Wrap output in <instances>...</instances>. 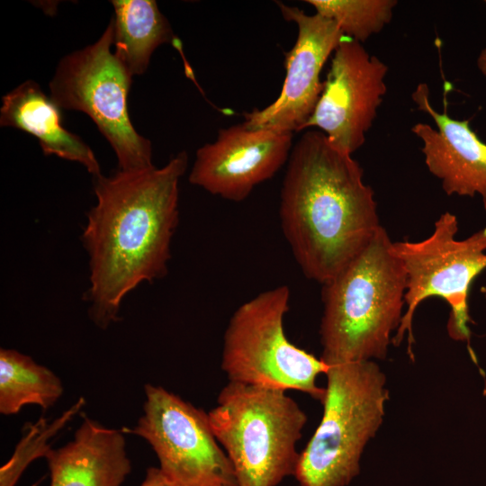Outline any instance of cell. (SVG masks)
<instances>
[{
  "mask_svg": "<svg viewBox=\"0 0 486 486\" xmlns=\"http://www.w3.org/2000/svg\"><path fill=\"white\" fill-rule=\"evenodd\" d=\"M280 195L285 238L304 275L321 284L346 266L381 227L359 163L320 130L293 145Z\"/></svg>",
  "mask_w": 486,
  "mask_h": 486,
  "instance_id": "obj_2",
  "label": "cell"
},
{
  "mask_svg": "<svg viewBox=\"0 0 486 486\" xmlns=\"http://www.w3.org/2000/svg\"><path fill=\"white\" fill-rule=\"evenodd\" d=\"M426 83L418 85L411 98L418 111L434 121L436 129L418 122L411 131L422 142L428 171L441 181L447 195H480L486 212V143L471 129L469 120L448 115L446 106L438 112L431 104Z\"/></svg>",
  "mask_w": 486,
  "mask_h": 486,
  "instance_id": "obj_13",
  "label": "cell"
},
{
  "mask_svg": "<svg viewBox=\"0 0 486 486\" xmlns=\"http://www.w3.org/2000/svg\"><path fill=\"white\" fill-rule=\"evenodd\" d=\"M208 416L238 486H277L294 476L307 416L286 391L229 382Z\"/></svg>",
  "mask_w": 486,
  "mask_h": 486,
  "instance_id": "obj_4",
  "label": "cell"
},
{
  "mask_svg": "<svg viewBox=\"0 0 486 486\" xmlns=\"http://www.w3.org/2000/svg\"><path fill=\"white\" fill-rule=\"evenodd\" d=\"M292 136L244 122L220 129L213 142L197 149L188 180L213 195L242 202L288 162Z\"/></svg>",
  "mask_w": 486,
  "mask_h": 486,
  "instance_id": "obj_12",
  "label": "cell"
},
{
  "mask_svg": "<svg viewBox=\"0 0 486 486\" xmlns=\"http://www.w3.org/2000/svg\"><path fill=\"white\" fill-rule=\"evenodd\" d=\"M62 110L38 83L27 80L2 97L0 125L34 136L45 156L77 162L94 177L101 175L92 148L64 127Z\"/></svg>",
  "mask_w": 486,
  "mask_h": 486,
  "instance_id": "obj_15",
  "label": "cell"
},
{
  "mask_svg": "<svg viewBox=\"0 0 486 486\" xmlns=\"http://www.w3.org/2000/svg\"><path fill=\"white\" fill-rule=\"evenodd\" d=\"M112 4L114 54L132 76H140L155 50L175 39L172 28L156 1L112 0Z\"/></svg>",
  "mask_w": 486,
  "mask_h": 486,
  "instance_id": "obj_16",
  "label": "cell"
},
{
  "mask_svg": "<svg viewBox=\"0 0 486 486\" xmlns=\"http://www.w3.org/2000/svg\"><path fill=\"white\" fill-rule=\"evenodd\" d=\"M59 377L31 356L14 349H0V413L15 415L23 406L46 410L62 396Z\"/></svg>",
  "mask_w": 486,
  "mask_h": 486,
  "instance_id": "obj_17",
  "label": "cell"
},
{
  "mask_svg": "<svg viewBox=\"0 0 486 486\" xmlns=\"http://www.w3.org/2000/svg\"><path fill=\"white\" fill-rule=\"evenodd\" d=\"M481 292L484 295V297L486 298V285H484V286H482L481 288Z\"/></svg>",
  "mask_w": 486,
  "mask_h": 486,
  "instance_id": "obj_22",
  "label": "cell"
},
{
  "mask_svg": "<svg viewBox=\"0 0 486 486\" xmlns=\"http://www.w3.org/2000/svg\"><path fill=\"white\" fill-rule=\"evenodd\" d=\"M140 486H172L158 467H149Z\"/></svg>",
  "mask_w": 486,
  "mask_h": 486,
  "instance_id": "obj_20",
  "label": "cell"
},
{
  "mask_svg": "<svg viewBox=\"0 0 486 486\" xmlns=\"http://www.w3.org/2000/svg\"><path fill=\"white\" fill-rule=\"evenodd\" d=\"M381 226L368 245L322 284L320 359L328 365L384 359L405 304L406 273Z\"/></svg>",
  "mask_w": 486,
  "mask_h": 486,
  "instance_id": "obj_3",
  "label": "cell"
},
{
  "mask_svg": "<svg viewBox=\"0 0 486 486\" xmlns=\"http://www.w3.org/2000/svg\"><path fill=\"white\" fill-rule=\"evenodd\" d=\"M323 415L301 452L294 477L301 486H346L380 428L389 398L386 376L374 361L328 366Z\"/></svg>",
  "mask_w": 486,
  "mask_h": 486,
  "instance_id": "obj_5",
  "label": "cell"
},
{
  "mask_svg": "<svg viewBox=\"0 0 486 486\" xmlns=\"http://www.w3.org/2000/svg\"><path fill=\"white\" fill-rule=\"evenodd\" d=\"M387 65L346 37L335 50L324 88L304 129L315 127L352 155L365 142L387 92Z\"/></svg>",
  "mask_w": 486,
  "mask_h": 486,
  "instance_id": "obj_10",
  "label": "cell"
},
{
  "mask_svg": "<svg viewBox=\"0 0 486 486\" xmlns=\"http://www.w3.org/2000/svg\"><path fill=\"white\" fill-rule=\"evenodd\" d=\"M188 166L181 151L160 168L94 177L96 203L81 235L89 258L85 293L91 320L105 329L119 320L123 298L168 272L179 221V182Z\"/></svg>",
  "mask_w": 486,
  "mask_h": 486,
  "instance_id": "obj_1",
  "label": "cell"
},
{
  "mask_svg": "<svg viewBox=\"0 0 486 486\" xmlns=\"http://www.w3.org/2000/svg\"><path fill=\"white\" fill-rule=\"evenodd\" d=\"M276 4L284 20L296 24L297 39L284 54L286 74L280 94L266 107L246 113L244 123L252 129L293 133L303 130L311 117L324 88L321 69L346 36L330 19Z\"/></svg>",
  "mask_w": 486,
  "mask_h": 486,
  "instance_id": "obj_11",
  "label": "cell"
},
{
  "mask_svg": "<svg viewBox=\"0 0 486 486\" xmlns=\"http://www.w3.org/2000/svg\"><path fill=\"white\" fill-rule=\"evenodd\" d=\"M477 68L486 77V48L482 49L477 58Z\"/></svg>",
  "mask_w": 486,
  "mask_h": 486,
  "instance_id": "obj_21",
  "label": "cell"
},
{
  "mask_svg": "<svg viewBox=\"0 0 486 486\" xmlns=\"http://www.w3.org/2000/svg\"><path fill=\"white\" fill-rule=\"evenodd\" d=\"M86 401L80 397L54 421L40 418L35 423L24 425L22 439L14 454L0 469V486H14L27 466L35 459L44 457L51 448L48 441L62 429L80 410Z\"/></svg>",
  "mask_w": 486,
  "mask_h": 486,
  "instance_id": "obj_19",
  "label": "cell"
},
{
  "mask_svg": "<svg viewBox=\"0 0 486 486\" xmlns=\"http://www.w3.org/2000/svg\"><path fill=\"white\" fill-rule=\"evenodd\" d=\"M44 458L50 486H122L131 471L123 431L87 417L72 440Z\"/></svg>",
  "mask_w": 486,
  "mask_h": 486,
  "instance_id": "obj_14",
  "label": "cell"
},
{
  "mask_svg": "<svg viewBox=\"0 0 486 486\" xmlns=\"http://www.w3.org/2000/svg\"><path fill=\"white\" fill-rule=\"evenodd\" d=\"M111 20L94 43L64 56L50 82L61 108L86 113L113 149L120 170L148 169L151 142L134 128L128 110L132 75L116 57Z\"/></svg>",
  "mask_w": 486,
  "mask_h": 486,
  "instance_id": "obj_7",
  "label": "cell"
},
{
  "mask_svg": "<svg viewBox=\"0 0 486 486\" xmlns=\"http://www.w3.org/2000/svg\"><path fill=\"white\" fill-rule=\"evenodd\" d=\"M458 221L446 212L436 220L430 236L419 241L392 242V251L406 273L407 310L392 343L399 346L408 335V353L413 359L412 321L418 306L429 297H439L451 309L446 325L451 338L470 339L469 291L486 269V227L458 240Z\"/></svg>",
  "mask_w": 486,
  "mask_h": 486,
  "instance_id": "obj_8",
  "label": "cell"
},
{
  "mask_svg": "<svg viewBox=\"0 0 486 486\" xmlns=\"http://www.w3.org/2000/svg\"><path fill=\"white\" fill-rule=\"evenodd\" d=\"M287 285L262 292L232 314L223 336L220 368L229 382L304 392L320 401L318 376L328 366L286 337Z\"/></svg>",
  "mask_w": 486,
  "mask_h": 486,
  "instance_id": "obj_6",
  "label": "cell"
},
{
  "mask_svg": "<svg viewBox=\"0 0 486 486\" xmlns=\"http://www.w3.org/2000/svg\"><path fill=\"white\" fill-rule=\"evenodd\" d=\"M143 414L127 429L148 443L172 486H238L208 412L162 386L144 387Z\"/></svg>",
  "mask_w": 486,
  "mask_h": 486,
  "instance_id": "obj_9",
  "label": "cell"
},
{
  "mask_svg": "<svg viewBox=\"0 0 486 486\" xmlns=\"http://www.w3.org/2000/svg\"><path fill=\"white\" fill-rule=\"evenodd\" d=\"M485 3H486V1H485Z\"/></svg>",
  "mask_w": 486,
  "mask_h": 486,
  "instance_id": "obj_23",
  "label": "cell"
},
{
  "mask_svg": "<svg viewBox=\"0 0 486 486\" xmlns=\"http://www.w3.org/2000/svg\"><path fill=\"white\" fill-rule=\"evenodd\" d=\"M316 14L334 21L343 34L360 43L387 25L395 0H306Z\"/></svg>",
  "mask_w": 486,
  "mask_h": 486,
  "instance_id": "obj_18",
  "label": "cell"
}]
</instances>
